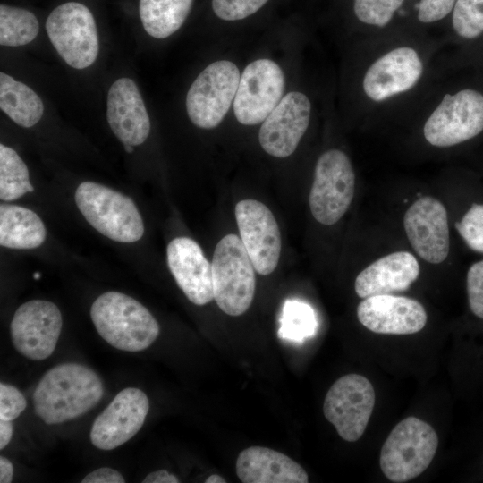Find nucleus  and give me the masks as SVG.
Here are the masks:
<instances>
[{
    "label": "nucleus",
    "mask_w": 483,
    "mask_h": 483,
    "mask_svg": "<svg viewBox=\"0 0 483 483\" xmlns=\"http://www.w3.org/2000/svg\"><path fill=\"white\" fill-rule=\"evenodd\" d=\"M104 394L102 379L78 363L59 364L47 370L32 396L36 414L47 424H60L90 411Z\"/></svg>",
    "instance_id": "1"
},
{
    "label": "nucleus",
    "mask_w": 483,
    "mask_h": 483,
    "mask_svg": "<svg viewBox=\"0 0 483 483\" xmlns=\"http://www.w3.org/2000/svg\"><path fill=\"white\" fill-rule=\"evenodd\" d=\"M90 317L99 335L121 351H143L159 335V325L148 309L119 292L98 296L91 306Z\"/></svg>",
    "instance_id": "2"
},
{
    "label": "nucleus",
    "mask_w": 483,
    "mask_h": 483,
    "mask_svg": "<svg viewBox=\"0 0 483 483\" xmlns=\"http://www.w3.org/2000/svg\"><path fill=\"white\" fill-rule=\"evenodd\" d=\"M214 300L229 316L245 313L254 298L255 268L239 236L227 234L216 244L212 259Z\"/></svg>",
    "instance_id": "3"
},
{
    "label": "nucleus",
    "mask_w": 483,
    "mask_h": 483,
    "mask_svg": "<svg viewBox=\"0 0 483 483\" xmlns=\"http://www.w3.org/2000/svg\"><path fill=\"white\" fill-rule=\"evenodd\" d=\"M76 205L100 233L120 242H134L144 233L141 216L132 199L93 182H81L75 191Z\"/></svg>",
    "instance_id": "4"
},
{
    "label": "nucleus",
    "mask_w": 483,
    "mask_h": 483,
    "mask_svg": "<svg viewBox=\"0 0 483 483\" xmlns=\"http://www.w3.org/2000/svg\"><path fill=\"white\" fill-rule=\"evenodd\" d=\"M438 445L435 429L424 420L407 417L385 441L379 458L384 475L402 483L420 475L431 463Z\"/></svg>",
    "instance_id": "5"
},
{
    "label": "nucleus",
    "mask_w": 483,
    "mask_h": 483,
    "mask_svg": "<svg viewBox=\"0 0 483 483\" xmlns=\"http://www.w3.org/2000/svg\"><path fill=\"white\" fill-rule=\"evenodd\" d=\"M47 36L63 60L75 69L90 66L99 43L95 19L89 9L77 2L55 8L46 21Z\"/></svg>",
    "instance_id": "6"
},
{
    "label": "nucleus",
    "mask_w": 483,
    "mask_h": 483,
    "mask_svg": "<svg viewBox=\"0 0 483 483\" xmlns=\"http://www.w3.org/2000/svg\"><path fill=\"white\" fill-rule=\"evenodd\" d=\"M355 191V174L345 153L330 149L323 153L315 166L309 202L314 218L332 225L348 210Z\"/></svg>",
    "instance_id": "7"
},
{
    "label": "nucleus",
    "mask_w": 483,
    "mask_h": 483,
    "mask_svg": "<svg viewBox=\"0 0 483 483\" xmlns=\"http://www.w3.org/2000/svg\"><path fill=\"white\" fill-rule=\"evenodd\" d=\"M240 71L231 61L210 64L195 79L186 97L187 114L193 124L202 129L216 127L235 97Z\"/></svg>",
    "instance_id": "8"
},
{
    "label": "nucleus",
    "mask_w": 483,
    "mask_h": 483,
    "mask_svg": "<svg viewBox=\"0 0 483 483\" xmlns=\"http://www.w3.org/2000/svg\"><path fill=\"white\" fill-rule=\"evenodd\" d=\"M375 391L365 377L352 373L337 379L327 391L323 411L338 435L355 442L363 435L375 406Z\"/></svg>",
    "instance_id": "9"
},
{
    "label": "nucleus",
    "mask_w": 483,
    "mask_h": 483,
    "mask_svg": "<svg viewBox=\"0 0 483 483\" xmlns=\"http://www.w3.org/2000/svg\"><path fill=\"white\" fill-rule=\"evenodd\" d=\"M483 131V95L473 89L446 94L425 123L427 141L451 147L470 140Z\"/></svg>",
    "instance_id": "10"
},
{
    "label": "nucleus",
    "mask_w": 483,
    "mask_h": 483,
    "mask_svg": "<svg viewBox=\"0 0 483 483\" xmlns=\"http://www.w3.org/2000/svg\"><path fill=\"white\" fill-rule=\"evenodd\" d=\"M58 307L48 301L31 300L21 304L10 324L16 351L32 360L48 358L55 349L62 330Z\"/></svg>",
    "instance_id": "11"
},
{
    "label": "nucleus",
    "mask_w": 483,
    "mask_h": 483,
    "mask_svg": "<svg viewBox=\"0 0 483 483\" xmlns=\"http://www.w3.org/2000/svg\"><path fill=\"white\" fill-rule=\"evenodd\" d=\"M284 89V75L276 63L253 61L240 78L233 100L235 117L244 125L262 123L281 101Z\"/></svg>",
    "instance_id": "12"
},
{
    "label": "nucleus",
    "mask_w": 483,
    "mask_h": 483,
    "mask_svg": "<svg viewBox=\"0 0 483 483\" xmlns=\"http://www.w3.org/2000/svg\"><path fill=\"white\" fill-rule=\"evenodd\" d=\"M235 218L241 240L255 270L262 275L271 274L277 267L282 240L277 222L263 203L242 199L235 206Z\"/></svg>",
    "instance_id": "13"
},
{
    "label": "nucleus",
    "mask_w": 483,
    "mask_h": 483,
    "mask_svg": "<svg viewBox=\"0 0 483 483\" xmlns=\"http://www.w3.org/2000/svg\"><path fill=\"white\" fill-rule=\"evenodd\" d=\"M149 410L146 394L136 387L119 392L96 418L90 440L98 449L109 451L132 438L141 428Z\"/></svg>",
    "instance_id": "14"
},
{
    "label": "nucleus",
    "mask_w": 483,
    "mask_h": 483,
    "mask_svg": "<svg viewBox=\"0 0 483 483\" xmlns=\"http://www.w3.org/2000/svg\"><path fill=\"white\" fill-rule=\"evenodd\" d=\"M403 226L415 252L425 261L439 264L450 250L447 212L436 199L424 196L406 211Z\"/></svg>",
    "instance_id": "15"
},
{
    "label": "nucleus",
    "mask_w": 483,
    "mask_h": 483,
    "mask_svg": "<svg viewBox=\"0 0 483 483\" xmlns=\"http://www.w3.org/2000/svg\"><path fill=\"white\" fill-rule=\"evenodd\" d=\"M310 111L307 96L287 93L262 123L258 134L262 148L275 157L292 155L309 126Z\"/></svg>",
    "instance_id": "16"
},
{
    "label": "nucleus",
    "mask_w": 483,
    "mask_h": 483,
    "mask_svg": "<svg viewBox=\"0 0 483 483\" xmlns=\"http://www.w3.org/2000/svg\"><path fill=\"white\" fill-rule=\"evenodd\" d=\"M357 317L371 332L385 335L415 334L423 329L428 319L418 301L392 294L365 298L357 307Z\"/></svg>",
    "instance_id": "17"
},
{
    "label": "nucleus",
    "mask_w": 483,
    "mask_h": 483,
    "mask_svg": "<svg viewBox=\"0 0 483 483\" xmlns=\"http://www.w3.org/2000/svg\"><path fill=\"white\" fill-rule=\"evenodd\" d=\"M166 257L175 282L190 301L202 306L214 300L212 266L195 241L189 237L173 239Z\"/></svg>",
    "instance_id": "18"
},
{
    "label": "nucleus",
    "mask_w": 483,
    "mask_h": 483,
    "mask_svg": "<svg viewBox=\"0 0 483 483\" xmlns=\"http://www.w3.org/2000/svg\"><path fill=\"white\" fill-rule=\"evenodd\" d=\"M108 124L123 144L138 146L149 135L150 120L137 84L120 78L110 87L106 101Z\"/></svg>",
    "instance_id": "19"
},
{
    "label": "nucleus",
    "mask_w": 483,
    "mask_h": 483,
    "mask_svg": "<svg viewBox=\"0 0 483 483\" xmlns=\"http://www.w3.org/2000/svg\"><path fill=\"white\" fill-rule=\"evenodd\" d=\"M422 63L417 52L408 47L395 48L378 58L363 80L366 95L381 101L411 89L419 80Z\"/></svg>",
    "instance_id": "20"
},
{
    "label": "nucleus",
    "mask_w": 483,
    "mask_h": 483,
    "mask_svg": "<svg viewBox=\"0 0 483 483\" xmlns=\"http://www.w3.org/2000/svg\"><path fill=\"white\" fill-rule=\"evenodd\" d=\"M417 258L408 251L386 255L365 267L356 277L354 289L360 298L390 294L409 289L419 275Z\"/></svg>",
    "instance_id": "21"
},
{
    "label": "nucleus",
    "mask_w": 483,
    "mask_h": 483,
    "mask_svg": "<svg viewBox=\"0 0 483 483\" xmlns=\"http://www.w3.org/2000/svg\"><path fill=\"white\" fill-rule=\"evenodd\" d=\"M236 474L243 483H307L304 469L289 456L263 446L242 450L236 461Z\"/></svg>",
    "instance_id": "22"
},
{
    "label": "nucleus",
    "mask_w": 483,
    "mask_h": 483,
    "mask_svg": "<svg viewBox=\"0 0 483 483\" xmlns=\"http://www.w3.org/2000/svg\"><path fill=\"white\" fill-rule=\"evenodd\" d=\"M47 231L32 210L16 205L0 206V244L11 249H33L46 240Z\"/></svg>",
    "instance_id": "23"
},
{
    "label": "nucleus",
    "mask_w": 483,
    "mask_h": 483,
    "mask_svg": "<svg viewBox=\"0 0 483 483\" xmlns=\"http://www.w3.org/2000/svg\"><path fill=\"white\" fill-rule=\"evenodd\" d=\"M0 108L16 124L30 128L44 114V105L39 96L26 84L12 76L0 72Z\"/></svg>",
    "instance_id": "24"
},
{
    "label": "nucleus",
    "mask_w": 483,
    "mask_h": 483,
    "mask_svg": "<svg viewBox=\"0 0 483 483\" xmlns=\"http://www.w3.org/2000/svg\"><path fill=\"white\" fill-rule=\"evenodd\" d=\"M192 0H140L139 12L146 32L155 38H165L185 21Z\"/></svg>",
    "instance_id": "25"
},
{
    "label": "nucleus",
    "mask_w": 483,
    "mask_h": 483,
    "mask_svg": "<svg viewBox=\"0 0 483 483\" xmlns=\"http://www.w3.org/2000/svg\"><path fill=\"white\" fill-rule=\"evenodd\" d=\"M37 17L19 7L0 5V45L20 47L30 43L38 35Z\"/></svg>",
    "instance_id": "26"
},
{
    "label": "nucleus",
    "mask_w": 483,
    "mask_h": 483,
    "mask_svg": "<svg viewBox=\"0 0 483 483\" xmlns=\"http://www.w3.org/2000/svg\"><path fill=\"white\" fill-rule=\"evenodd\" d=\"M33 191L29 170L23 160L14 149L1 144L0 199L14 200Z\"/></svg>",
    "instance_id": "27"
},
{
    "label": "nucleus",
    "mask_w": 483,
    "mask_h": 483,
    "mask_svg": "<svg viewBox=\"0 0 483 483\" xmlns=\"http://www.w3.org/2000/svg\"><path fill=\"white\" fill-rule=\"evenodd\" d=\"M317 326L315 312L309 304L298 300L284 302L278 330L280 338L302 343L315 335Z\"/></svg>",
    "instance_id": "28"
},
{
    "label": "nucleus",
    "mask_w": 483,
    "mask_h": 483,
    "mask_svg": "<svg viewBox=\"0 0 483 483\" xmlns=\"http://www.w3.org/2000/svg\"><path fill=\"white\" fill-rule=\"evenodd\" d=\"M453 26L458 35L473 38L483 32V0H457Z\"/></svg>",
    "instance_id": "29"
},
{
    "label": "nucleus",
    "mask_w": 483,
    "mask_h": 483,
    "mask_svg": "<svg viewBox=\"0 0 483 483\" xmlns=\"http://www.w3.org/2000/svg\"><path fill=\"white\" fill-rule=\"evenodd\" d=\"M404 0H354L357 18L367 24L383 27Z\"/></svg>",
    "instance_id": "30"
},
{
    "label": "nucleus",
    "mask_w": 483,
    "mask_h": 483,
    "mask_svg": "<svg viewBox=\"0 0 483 483\" xmlns=\"http://www.w3.org/2000/svg\"><path fill=\"white\" fill-rule=\"evenodd\" d=\"M455 228L470 249L483 253V204H472Z\"/></svg>",
    "instance_id": "31"
},
{
    "label": "nucleus",
    "mask_w": 483,
    "mask_h": 483,
    "mask_svg": "<svg viewBox=\"0 0 483 483\" xmlns=\"http://www.w3.org/2000/svg\"><path fill=\"white\" fill-rule=\"evenodd\" d=\"M268 0H212V7L225 21L244 19L260 9Z\"/></svg>",
    "instance_id": "32"
},
{
    "label": "nucleus",
    "mask_w": 483,
    "mask_h": 483,
    "mask_svg": "<svg viewBox=\"0 0 483 483\" xmlns=\"http://www.w3.org/2000/svg\"><path fill=\"white\" fill-rule=\"evenodd\" d=\"M27 402L22 393L12 385L0 384V419L12 421L26 409Z\"/></svg>",
    "instance_id": "33"
},
{
    "label": "nucleus",
    "mask_w": 483,
    "mask_h": 483,
    "mask_svg": "<svg viewBox=\"0 0 483 483\" xmlns=\"http://www.w3.org/2000/svg\"><path fill=\"white\" fill-rule=\"evenodd\" d=\"M466 285L470 308L474 315L483 319V260L470 266Z\"/></svg>",
    "instance_id": "34"
},
{
    "label": "nucleus",
    "mask_w": 483,
    "mask_h": 483,
    "mask_svg": "<svg viewBox=\"0 0 483 483\" xmlns=\"http://www.w3.org/2000/svg\"><path fill=\"white\" fill-rule=\"evenodd\" d=\"M456 0H421L418 18L428 23L445 17L453 8Z\"/></svg>",
    "instance_id": "35"
},
{
    "label": "nucleus",
    "mask_w": 483,
    "mask_h": 483,
    "mask_svg": "<svg viewBox=\"0 0 483 483\" xmlns=\"http://www.w3.org/2000/svg\"><path fill=\"white\" fill-rule=\"evenodd\" d=\"M124 478L117 470L103 467L84 477L82 483H123Z\"/></svg>",
    "instance_id": "36"
},
{
    "label": "nucleus",
    "mask_w": 483,
    "mask_h": 483,
    "mask_svg": "<svg viewBox=\"0 0 483 483\" xmlns=\"http://www.w3.org/2000/svg\"><path fill=\"white\" fill-rule=\"evenodd\" d=\"M143 483H179L180 480L176 476L168 472L165 470L153 471L146 476L142 480Z\"/></svg>",
    "instance_id": "37"
},
{
    "label": "nucleus",
    "mask_w": 483,
    "mask_h": 483,
    "mask_svg": "<svg viewBox=\"0 0 483 483\" xmlns=\"http://www.w3.org/2000/svg\"><path fill=\"white\" fill-rule=\"evenodd\" d=\"M13 467L12 462L5 457H0V482L9 483L13 479Z\"/></svg>",
    "instance_id": "38"
},
{
    "label": "nucleus",
    "mask_w": 483,
    "mask_h": 483,
    "mask_svg": "<svg viewBox=\"0 0 483 483\" xmlns=\"http://www.w3.org/2000/svg\"><path fill=\"white\" fill-rule=\"evenodd\" d=\"M13 425L11 421L0 419V449H4L11 441L13 436Z\"/></svg>",
    "instance_id": "39"
},
{
    "label": "nucleus",
    "mask_w": 483,
    "mask_h": 483,
    "mask_svg": "<svg viewBox=\"0 0 483 483\" xmlns=\"http://www.w3.org/2000/svg\"><path fill=\"white\" fill-rule=\"evenodd\" d=\"M206 483H225L226 479L218 474H212L205 480Z\"/></svg>",
    "instance_id": "40"
},
{
    "label": "nucleus",
    "mask_w": 483,
    "mask_h": 483,
    "mask_svg": "<svg viewBox=\"0 0 483 483\" xmlns=\"http://www.w3.org/2000/svg\"><path fill=\"white\" fill-rule=\"evenodd\" d=\"M123 147H124V150H125L127 153H132V152L134 151L133 146H131V145H129V144H123Z\"/></svg>",
    "instance_id": "41"
},
{
    "label": "nucleus",
    "mask_w": 483,
    "mask_h": 483,
    "mask_svg": "<svg viewBox=\"0 0 483 483\" xmlns=\"http://www.w3.org/2000/svg\"><path fill=\"white\" fill-rule=\"evenodd\" d=\"M39 277H40V274L36 273V274L34 275V278H35V279H38Z\"/></svg>",
    "instance_id": "42"
}]
</instances>
